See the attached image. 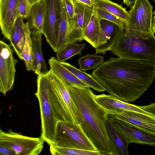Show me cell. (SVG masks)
<instances>
[{
	"instance_id": "cell-9",
	"label": "cell",
	"mask_w": 155,
	"mask_h": 155,
	"mask_svg": "<svg viewBox=\"0 0 155 155\" xmlns=\"http://www.w3.org/2000/svg\"><path fill=\"white\" fill-rule=\"evenodd\" d=\"M107 116L129 143L155 146V133L115 115L108 114Z\"/></svg>"
},
{
	"instance_id": "cell-6",
	"label": "cell",
	"mask_w": 155,
	"mask_h": 155,
	"mask_svg": "<svg viewBox=\"0 0 155 155\" xmlns=\"http://www.w3.org/2000/svg\"><path fill=\"white\" fill-rule=\"evenodd\" d=\"M153 7L149 0H136L128 11L126 29L140 35L150 36L152 30Z\"/></svg>"
},
{
	"instance_id": "cell-39",
	"label": "cell",
	"mask_w": 155,
	"mask_h": 155,
	"mask_svg": "<svg viewBox=\"0 0 155 155\" xmlns=\"http://www.w3.org/2000/svg\"><path fill=\"white\" fill-rule=\"evenodd\" d=\"M153 1L155 2V0H153Z\"/></svg>"
},
{
	"instance_id": "cell-32",
	"label": "cell",
	"mask_w": 155,
	"mask_h": 155,
	"mask_svg": "<svg viewBox=\"0 0 155 155\" xmlns=\"http://www.w3.org/2000/svg\"><path fill=\"white\" fill-rule=\"evenodd\" d=\"M32 6L27 0H19L18 6V17L26 19L28 17Z\"/></svg>"
},
{
	"instance_id": "cell-34",
	"label": "cell",
	"mask_w": 155,
	"mask_h": 155,
	"mask_svg": "<svg viewBox=\"0 0 155 155\" xmlns=\"http://www.w3.org/2000/svg\"><path fill=\"white\" fill-rule=\"evenodd\" d=\"M83 4L92 8L94 5L91 0H73Z\"/></svg>"
},
{
	"instance_id": "cell-22",
	"label": "cell",
	"mask_w": 155,
	"mask_h": 155,
	"mask_svg": "<svg viewBox=\"0 0 155 155\" xmlns=\"http://www.w3.org/2000/svg\"><path fill=\"white\" fill-rule=\"evenodd\" d=\"M93 12L91 20L84 32V40L94 48L97 47L101 31L100 21L98 18L96 6L92 7Z\"/></svg>"
},
{
	"instance_id": "cell-18",
	"label": "cell",
	"mask_w": 155,
	"mask_h": 155,
	"mask_svg": "<svg viewBox=\"0 0 155 155\" xmlns=\"http://www.w3.org/2000/svg\"><path fill=\"white\" fill-rule=\"evenodd\" d=\"M46 9V0H40L32 6L29 14L26 18L31 35L38 33L42 34Z\"/></svg>"
},
{
	"instance_id": "cell-37",
	"label": "cell",
	"mask_w": 155,
	"mask_h": 155,
	"mask_svg": "<svg viewBox=\"0 0 155 155\" xmlns=\"http://www.w3.org/2000/svg\"><path fill=\"white\" fill-rule=\"evenodd\" d=\"M31 6L39 1L40 0H27Z\"/></svg>"
},
{
	"instance_id": "cell-26",
	"label": "cell",
	"mask_w": 155,
	"mask_h": 155,
	"mask_svg": "<svg viewBox=\"0 0 155 155\" xmlns=\"http://www.w3.org/2000/svg\"><path fill=\"white\" fill-rule=\"evenodd\" d=\"M31 35L28 26L27 30L26 40L21 54V60L25 62L26 70L28 71H34V58Z\"/></svg>"
},
{
	"instance_id": "cell-25",
	"label": "cell",
	"mask_w": 155,
	"mask_h": 155,
	"mask_svg": "<svg viewBox=\"0 0 155 155\" xmlns=\"http://www.w3.org/2000/svg\"><path fill=\"white\" fill-rule=\"evenodd\" d=\"M93 5L101 8L128 22V11L121 5L110 0H91Z\"/></svg>"
},
{
	"instance_id": "cell-30",
	"label": "cell",
	"mask_w": 155,
	"mask_h": 155,
	"mask_svg": "<svg viewBox=\"0 0 155 155\" xmlns=\"http://www.w3.org/2000/svg\"><path fill=\"white\" fill-rule=\"evenodd\" d=\"M49 146L50 152L51 154L54 155H100L98 151L63 148L54 145Z\"/></svg>"
},
{
	"instance_id": "cell-29",
	"label": "cell",
	"mask_w": 155,
	"mask_h": 155,
	"mask_svg": "<svg viewBox=\"0 0 155 155\" xmlns=\"http://www.w3.org/2000/svg\"><path fill=\"white\" fill-rule=\"evenodd\" d=\"M65 7L68 28L67 44L69 43L74 33L76 23V16L73 0H63Z\"/></svg>"
},
{
	"instance_id": "cell-35",
	"label": "cell",
	"mask_w": 155,
	"mask_h": 155,
	"mask_svg": "<svg viewBox=\"0 0 155 155\" xmlns=\"http://www.w3.org/2000/svg\"><path fill=\"white\" fill-rule=\"evenodd\" d=\"M136 0H123L124 3L127 6L131 8Z\"/></svg>"
},
{
	"instance_id": "cell-7",
	"label": "cell",
	"mask_w": 155,
	"mask_h": 155,
	"mask_svg": "<svg viewBox=\"0 0 155 155\" xmlns=\"http://www.w3.org/2000/svg\"><path fill=\"white\" fill-rule=\"evenodd\" d=\"M44 141L41 136L38 137L25 136L11 129L7 132L0 130V143L13 149L16 155H38L43 150Z\"/></svg>"
},
{
	"instance_id": "cell-33",
	"label": "cell",
	"mask_w": 155,
	"mask_h": 155,
	"mask_svg": "<svg viewBox=\"0 0 155 155\" xmlns=\"http://www.w3.org/2000/svg\"><path fill=\"white\" fill-rule=\"evenodd\" d=\"M0 155H16L14 150L10 147L0 143Z\"/></svg>"
},
{
	"instance_id": "cell-12",
	"label": "cell",
	"mask_w": 155,
	"mask_h": 155,
	"mask_svg": "<svg viewBox=\"0 0 155 155\" xmlns=\"http://www.w3.org/2000/svg\"><path fill=\"white\" fill-rule=\"evenodd\" d=\"M19 0H0V25L2 34L10 41L11 34L18 17Z\"/></svg>"
},
{
	"instance_id": "cell-5",
	"label": "cell",
	"mask_w": 155,
	"mask_h": 155,
	"mask_svg": "<svg viewBox=\"0 0 155 155\" xmlns=\"http://www.w3.org/2000/svg\"><path fill=\"white\" fill-rule=\"evenodd\" d=\"M56 146L90 151H98L85 134L80 124L59 122L55 137Z\"/></svg>"
},
{
	"instance_id": "cell-14",
	"label": "cell",
	"mask_w": 155,
	"mask_h": 155,
	"mask_svg": "<svg viewBox=\"0 0 155 155\" xmlns=\"http://www.w3.org/2000/svg\"><path fill=\"white\" fill-rule=\"evenodd\" d=\"M73 1L76 23L74 33L69 43L80 42L84 40V32L91 20L93 12L92 8Z\"/></svg>"
},
{
	"instance_id": "cell-38",
	"label": "cell",
	"mask_w": 155,
	"mask_h": 155,
	"mask_svg": "<svg viewBox=\"0 0 155 155\" xmlns=\"http://www.w3.org/2000/svg\"><path fill=\"white\" fill-rule=\"evenodd\" d=\"M153 105H155V102L152 103Z\"/></svg>"
},
{
	"instance_id": "cell-36",
	"label": "cell",
	"mask_w": 155,
	"mask_h": 155,
	"mask_svg": "<svg viewBox=\"0 0 155 155\" xmlns=\"http://www.w3.org/2000/svg\"><path fill=\"white\" fill-rule=\"evenodd\" d=\"M153 14L154 16L153 17L152 23V30L153 33L155 32V10L153 12Z\"/></svg>"
},
{
	"instance_id": "cell-10",
	"label": "cell",
	"mask_w": 155,
	"mask_h": 155,
	"mask_svg": "<svg viewBox=\"0 0 155 155\" xmlns=\"http://www.w3.org/2000/svg\"><path fill=\"white\" fill-rule=\"evenodd\" d=\"M46 9L42 32L50 46L55 51L59 35V0H46Z\"/></svg>"
},
{
	"instance_id": "cell-16",
	"label": "cell",
	"mask_w": 155,
	"mask_h": 155,
	"mask_svg": "<svg viewBox=\"0 0 155 155\" xmlns=\"http://www.w3.org/2000/svg\"><path fill=\"white\" fill-rule=\"evenodd\" d=\"M132 124L150 130L155 133V115H149L129 110L107 111Z\"/></svg>"
},
{
	"instance_id": "cell-11",
	"label": "cell",
	"mask_w": 155,
	"mask_h": 155,
	"mask_svg": "<svg viewBox=\"0 0 155 155\" xmlns=\"http://www.w3.org/2000/svg\"><path fill=\"white\" fill-rule=\"evenodd\" d=\"M100 23L101 31L95 48V54L101 53L105 55L107 51L111 50L123 29L116 24L106 20H100Z\"/></svg>"
},
{
	"instance_id": "cell-20",
	"label": "cell",
	"mask_w": 155,
	"mask_h": 155,
	"mask_svg": "<svg viewBox=\"0 0 155 155\" xmlns=\"http://www.w3.org/2000/svg\"><path fill=\"white\" fill-rule=\"evenodd\" d=\"M107 132L113 147L115 155H128L127 139L118 130L107 116L106 121Z\"/></svg>"
},
{
	"instance_id": "cell-21",
	"label": "cell",
	"mask_w": 155,
	"mask_h": 155,
	"mask_svg": "<svg viewBox=\"0 0 155 155\" xmlns=\"http://www.w3.org/2000/svg\"><path fill=\"white\" fill-rule=\"evenodd\" d=\"M42 34L33 35L31 40L34 58V72L37 75L46 74L49 71L43 55L42 48Z\"/></svg>"
},
{
	"instance_id": "cell-27",
	"label": "cell",
	"mask_w": 155,
	"mask_h": 155,
	"mask_svg": "<svg viewBox=\"0 0 155 155\" xmlns=\"http://www.w3.org/2000/svg\"><path fill=\"white\" fill-rule=\"evenodd\" d=\"M85 47V43L79 44L76 42L68 43L55 52L56 59L59 61H65L74 55H81Z\"/></svg>"
},
{
	"instance_id": "cell-3",
	"label": "cell",
	"mask_w": 155,
	"mask_h": 155,
	"mask_svg": "<svg viewBox=\"0 0 155 155\" xmlns=\"http://www.w3.org/2000/svg\"><path fill=\"white\" fill-rule=\"evenodd\" d=\"M110 51L119 58L147 61L155 64L154 34L143 36L126 29H123Z\"/></svg>"
},
{
	"instance_id": "cell-31",
	"label": "cell",
	"mask_w": 155,
	"mask_h": 155,
	"mask_svg": "<svg viewBox=\"0 0 155 155\" xmlns=\"http://www.w3.org/2000/svg\"><path fill=\"white\" fill-rule=\"evenodd\" d=\"M96 7L98 18L100 21L102 19L106 20L116 24L123 29H126L127 22L103 8L97 6Z\"/></svg>"
},
{
	"instance_id": "cell-13",
	"label": "cell",
	"mask_w": 155,
	"mask_h": 155,
	"mask_svg": "<svg viewBox=\"0 0 155 155\" xmlns=\"http://www.w3.org/2000/svg\"><path fill=\"white\" fill-rule=\"evenodd\" d=\"M46 75L57 89L72 118L74 124H80L83 120V117L78 108L71 97L64 82L50 70Z\"/></svg>"
},
{
	"instance_id": "cell-17",
	"label": "cell",
	"mask_w": 155,
	"mask_h": 155,
	"mask_svg": "<svg viewBox=\"0 0 155 155\" xmlns=\"http://www.w3.org/2000/svg\"><path fill=\"white\" fill-rule=\"evenodd\" d=\"M48 63L49 70L61 79L67 87L81 88L89 87L62 65L55 57H52L49 59Z\"/></svg>"
},
{
	"instance_id": "cell-1",
	"label": "cell",
	"mask_w": 155,
	"mask_h": 155,
	"mask_svg": "<svg viewBox=\"0 0 155 155\" xmlns=\"http://www.w3.org/2000/svg\"><path fill=\"white\" fill-rule=\"evenodd\" d=\"M91 75L107 92L127 103L141 97L155 78V64L141 60L111 57Z\"/></svg>"
},
{
	"instance_id": "cell-28",
	"label": "cell",
	"mask_w": 155,
	"mask_h": 155,
	"mask_svg": "<svg viewBox=\"0 0 155 155\" xmlns=\"http://www.w3.org/2000/svg\"><path fill=\"white\" fill-rule=\"evenodd\" d=\"M80 69L83 71L95 69L104 61V57L101 55L91 54L88 53L78 60Z\"/></svg>"
},
{
	"instance_id": "cell-4",
	"label": "cell",
	"mask_w": 155,
	"mask_h": 155,
	"mask_svg": "<svg viewBox=\"0 0 155 155\" xmlns=\"http://www.w3.org/2000/svg\"><path fill=\"white\" fill-rule=\"evenodd\" d=\"M37 91L41 121V136L49 146L55 144L56 127L59 122L49 95V80L46 74L37 75Z\"/></svg>"
},
{
	"instance_id": "cell-23",
	"label": "cell",
	"mask_w": 155,
	"mask_h": 155,
	"mask_svg": "<svg viewBox=\"0 0 155 155\" xmlns=\"http://www.w3.org/2000/svg\"><path fill=\"white\" fill-rule=\"evenodd\" d=\"M59 35L56 52L65 46L67 44V38L68 25L65 7L63 0H59Z\"/></svg>"
},
{
	"instance_id": "cell-15",
	"label": "cell",
	"mask_w": 155,
	"mask_h": 155,
	"mask_svg": "<svg viewBox=\"0 0 155 155\" xmlns=\"http://www.w3.org/2000/svg\"><path fill=\"white\" fill-rule=\"evenodd\" d=\"M97 102L107 111L129 110L149 115H154L138 106L120 100L110 95L104 94L95 95Z\"/></svg>"
},
{
	"instance_id": "cell-2",
	"label": "cell",
	"mask_w": 155,
	"mask_h": 155,
	"mask_svg": "<svg viewBox=\"0 0 155 155\" xmlns=\"http://www.w3.org/2000/svg\"><path fill=\"white\" fill-rule=\"evenodd\" d=\"M67 87L83 117L80 124L85 134L100 155H114V150L106 128L108 113L97 102L93 91L89 87Z\"/></svg>"
},
{
	"instance_id": "cell-19",
	"label": "cell",
	"mask_w": 155,
	"mask_h": 155,
	"mask_svg": "<svg viewBox=\"0 0 155 155\" xmlns=\"http://www.w3.org/2000/svg\"><path fill=\"white\" fill-rule=\"evenodd\" d=\"M29 26L28 22L19 18L15 21L12 31L10 41V45L19 58L21 60V54L26 38V31Z\"/></svg>"
},
{
	"instance_id": "cell-8",
	"label": "cell",
	"mask_w": 155,
	"mask_h": 155,
	"mask_svg": "<svg viewBox=\"0 0 155 155\" xmlns=\"http://www.w3.org/2000/svg\"><path fill=\"white\" fill-rule=\"evenodd\" d=\"M14 50L10 45L0 41V92L5 95L12 90L18 61L13 55Z\"/></svg>"
},
{
	"instance_id": "cell-24",
	"label": "cell",
	"mask_w": 155,
	"mask_h": 155,
	"mask_svg": "<svg viewBox=\"0 0 155 155\" xmlns=\"http://www.w3.org/2000/svg\"><path fill=\"white\" fill-rule=\"evenodd\" d=\"M60 62L62 65L90 88L99 92L106 91V89L94 79L91 74L77 68L68 63L65 61Z\"/></svg>"
}]
</instances>
